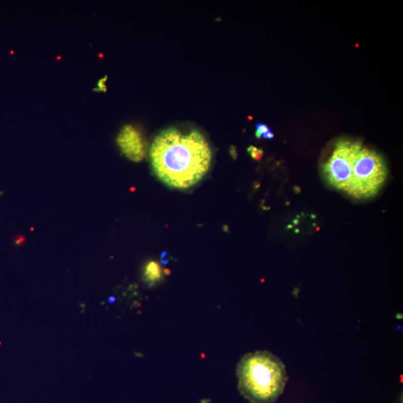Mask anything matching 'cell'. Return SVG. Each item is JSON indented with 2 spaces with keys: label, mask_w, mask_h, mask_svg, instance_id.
Returning a JSON list of instances; mask_svg holds the SVG:
<instances>
[{
  "label": "cell",
  "mask_w": 403,
  "mask_h": 403,
  "mask_svg": "<svg viewBox=\"0 0 403 403\" xmlns=\"http://www.w3.org/2000/svg\"><path fill=\"white\" fill-rule=\"evenodd\" d=\"M149 159L154 173L162 183L170 188L186 189L209 172L212 151L198 130L184 134L172 127L154 138Z\"/></svg>",
  "instance_id": "cell-1"
},
{
  "label": "cell",
  "mask_w": 403,
  "mask_h": 403,
  "mask_svg": "<svg viewBox=\"0 0 403 403\" xmlns=\"http://www.w3.org/2000/svg\"><path fill=\"white\" fill-rule=\"evenodd\" d=\"M239 392L250 403H274L283 394L288 376L279 357L266 350L249 352L236 370Z\"/></svg>",
  "instance_id": "cell-2"
},
{
  "label": "cell",
  "mask_w": 403,
  "mask_h": 403,
  "mask_svg": "<svg viewBox=\"0 0 403 403\" xmlns=\"http://www.w3.org/2000/svg\"><path fill=\"white\" fill-rule=\"evenodd\" d=\"M388 177L384 159L375 151L362 147L352 167V178L347 194L355 199L373 197Z\"/></svg>",
  "instance_id": "cell-3"
},
{
  "label": "cell",
  "mask_w": 403,
  "mask_h": 403,
  "mask_svg": "<svg viewBox=\"0 0 403 403\" xmlns=\"http://www.w3.org/2000/svg\"><path fill=\"white\" fill-rule=\"evenodd\" d=\"M363 147L359 141L341 140L323 166L326 182L335 189L347 193L352 178V167L359 150Z\"/></svg>",
  "instance_id": "cell-4"
},
{
  "label": "cell",
  "mask_w": 403,
  "mask_h": 403,
  "mask_svg": "<svg viewBox=\"0 0 403 403\" xmlns=\"http://www.w3.org/2000/svg\"><path fill=\"white\" fill-rule=\"evenodd\" d=\"M117 142L122 152L132 162H141L145 157L146 147L142 136L131 125H126L122 128Z\"/></svg>",
  "instance_id": "cell-5"
},
{
  "label": "cell",
  "mask_w": 403,
  "mask_h": 403,
  "mask_svg": "<svg viewBox=\"0 0 403 403\" xmlns=\"http://www.w3.org/2000/svg\"><path fill=\"white\" fill-rule=\"evenodd\" d=\"M144 279L145 282L152 286L162 279V270L159 263L151 261L148 262L144 271Z\"/></svg>",
  "instance_id": "cell-6"
},
{
  "label": "cell",
  "mask_w": 403,
  "mask_h": 403,
  "mask_svg": "<svg viewBox=\"0 0 403 403\" xmlns=\"http://www.w3.org/2000/svg\"><path fill=\"white\" fill-rule=\"evenodd\" d=\"M248 152L253 159L256 161H260L262 159L264 155V151L262 149H258L254 146H250L248 147Z\"/></svg>",
  "instance_id": "cell-7"
},
{
  "label": "cell",
  "mask_w": 403,
  "mask_h": 403,
  "mask_svg": "<svg viewBox=\"0 0 403 403\" xmlns=\"http://www.w3.org/2000/svg\"><path fill=\"white\" fill-rule=\"evenodd\" d=\"M269 131H271V129H270V128L268 127L267 126H266V125L261 123H257L256 137L258 138V139H260V138L265 134V133L268 132Z\"/></svg>",
  "instance_id": "cell-8"
},
{
  "label": "cell",
  "mask_w": 403,
  "mask_h": 403,
  "mask_svg": "<svg viewBox=\"0 0 403 403\" xmlns=\"http://www.w3.org/2000/svg\"><path fill=\"white\" fill-rule=\"evenodd\" d=\"M107 79L108 77L107 76H105V77L102 78V79H100L99 80L98 83H97V88L94 89V92H106V83Z\"/></svg>",
  "instance_id": "cell-9"
},
{
  "label": "cell",
  "mask_w": 403,
  "mask_h": 403,
  "mask_svg": "<svg viewBox=\"0 0 403 403\" xmlns=\"http://www.w3.org/2000/svg\"><path fill=\"white\" fill-rule=\"evenodd\" d=\"M263 138H265V139L267 140H271L274 138V133L272 132L271 131H268V132L265 133L264 136H262Z\"/></svg>",
  "instance_id": "cell-10"
}]
</instances>
